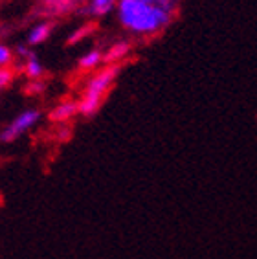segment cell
<instances>
[{"instance_id":"6da1fadb","label":"cell","mask_w":257,"mask_h":259,"mask_svg":"<svg viewBox=\"0 0 257 259\" xmlns=\"http://www.w3.org/2000/svg\"><path fill=\"white\" fill-rule=\"evenodd\" d=\"M177 8L158 4L156 0H118L116 19L134 37H156L175 20Z\"/></svg>"},{"instance_id":"52a82bcc","label":"cell","mask_w":257,"mask_h":259,"mask_svg":"<svg viewBox=\"0 0 257 259\" xmlns=\"http://www.w3.org/2000/svg\"><path fill=\"white\" fill-rule=\"evenodd\" d=\"M133 46L128 40H119L114 42L112 46L107 48V52H103V61L107 65H121V61H125L131 55Z\"/></svg>"},{"instance_id":"9a60e30c","label":"cell","mask_w":257,"mask_h":259,"mask_svg":"<svg viewBox=\"0 0 257 259\" xmlns=\"http://www.w3.org/2000/svg\"><path fill=\"white\" fill-rule=\"evenodd\" d=\"M45 90V83H42V79L40 81H30V85H28V92H31V94H39V92H42Z\"/></svg>"},{"instance_id":"e0dca14e","label":"cell","mask_w":257,"mask_h":259,"mask_svg":"<svg viewBox=\"0 0 257 259\" xmlns=\"http://www.w3.org/2000/svg\"><path fill=\"white\" fill-rule=\"evenodd\" d=\"M173 2H175V4H178V2H182V0H173Z\"/></svg>"},{"instance_id":"7c38bea8","label":"cell","mask_w":257,"mask_h":259,"mask_svg":"<svg viewBox=\"0 0 257 259\" xmlns=\"http://www.w3.org/2000/svg\"><path fill=\"white\" fill-rule=\"evenodd\" d=\"M13 79H15V72H13V68L0 70V92L8 89V87L13 83Z\"/></svg>"},{"instance_id":"7a4b0ae2","label":"cell","mask_w":257,"mask_h":259,"mask_svg":"<svg viewBox=\"0 0 257 259\" xmlns=\"http://www.w3.org/2000/svg\"><path fill=\"white\" fill-rule=\"evenodd\" d=\"M119 72H121V65H107L103 68H99L87 81V85H84L83 92H81V98L77 100L79 114L90 118L101 109L105 98H107V94H109L116 79H118Z\"/></svg>"},{"instance_id":"30bf717a","label":"cell","mask_w":257,"mask_h":259,"mask_svg":"<svg viewBox=\"0 0 257 259\" xmlns=\"http://www.w3.org/2000/svg\"><path fill=\"white\" fill-rule=\"evenodd\" d=\"M116 4H118V0H89L87 13L90 17H105L112 10H116Z\"/></svg>"},{"instance_id":"277c9868","label":"cell","mask_w":257,"mask_h":259,"mask_svg":"<svg viewBox=\"0 0 257 259\" xmlns=\"http://www.w3.org/2000/svg\"><path fill=\"white\" fill-rule=\"evenodd\" d=\"M79 114V105L75 100H64L57 103L54 109L48 112V120L52 123L57 125H66L70 120H74L75 116Z\"/></svg>"},{"instance_id":"5b68a950","label":"cell","mask_w":257,"mask_h":259,"mask_svg":"<svg viewBox=\"0 0 257 259\" xmlns=\"http://www.w3.org/2000/svg\"><path fill=\"white\" fill-rule=\"evenodd\" d=\"M75 0H40V10L46 17H63L68 15L77 8Z\"/></svg>"},{"instance_id":"2e32d148","label":"cell","mask_w":257,"mask_h":259,"mask_svg":"<svg viewBox=\"0 0 257 259\" xmlns=\"http://www.w3.org/2000/svg\"><path fill=\"white\" fill-rule=\"evenodd\" d=\"M75 2H77V4H83V2H89V0H75Z\"/></svg>"},{"instance_id":"8992f818","label":"cell","mask_w":257,"mask_h":259,"mask_svg":"<svg viewBox=\"0 0 257 259\" xmlns=\"http://www.w3.org/2000/svg\"><path fill=\"white\" fill-rule=\"evenodd\" d=\"M54 31V24L50 22V20H40L37 24H33L28 31V37H26V45L28 46H39L42 42L50 39V35Z\"/></svg>"},{"instance_id":"8fae6325","label":"cell","mask_w":257,"mask_h":259,"mask_svg":"<svg viewBox=\"0 0 257 259\" xmlns=\"http://www.w3.org/2000/svg\"><path fill=\"white\" fill-rule=\"evenodd\" d=\"M15 63V52L11 50L6 42H0V70L11 68Z\"/></svg>"},{"instance_id":"3957f363","label":"cell","mask_w":257,"mask_h":259,"mask_svg":"<svg viewBox=\"0 0 257 259\" xmlns=\"http://www.w3.org/2000/svg\"><path fill=\"white\" fill-rule=\"evenodd\" d=\"M40 118H42V112L39 109H26L22 112H19L4 129L0 131V142L11 144V142L19 140L20 136L28 135L31 129L37 127Z\"/></svg>"},{"instance_id":"ba28073f","label":"cell","mask_w":257,"mask_h":259,"mask_svg":"<svg viewBox=\"0 0 257 259\" xmlns=\"http://www.w3.org/2000/svg\"><path fill=\"white\" fill-rule=\"evenodd\" d=\"M103 52L99 48H92V50L84 52L83 55L77 61V68L81 72H94V70H99L101 65H103Z\"/></svg>"},{"instance_id":"9c48e42d","label":"cell","mask_w":257,"mask_h":259,"mask_svg":"<svg viewBox=\"0 0 257 259\" xmlns=\"http://www.w3.org/2000/svg\"><path fill=\"white\" fill-rule=\"evenodd\" d=\"M22 74L28 77L30 81H40L45 77L46 74V68L45 65L37 59V55H31L28 59H24V65H22Z\"/></svg>"},{"instance_id":"5bb4252c","label":"cell","mask_w":257,"mask_h":259,"mask_svg":"<svg viewBox=\"0 0 257 259\" xmlns=\"http://www.w3.org/2000/svg\"><path fill=\"white\" fill-rule=\"evenodd\" d=\"M15 54L19 55L20 59H28V57H31V55H33V52H31V46H28V45H20V46H17Z\"/></svg>"},{"instance_id":"4fadbf2b","label":"cell","mask_w":257,"mask_h":259,"mask_svg":"<svg viewBox=\"0 0 257 259\" xmlns=\"http://www.w3.org/2000/svg\"><path fill=\"white\" fill-rule=\"evenodd\" d=\"M90 30H92L90 26H81L79 30H75L74 33L70 35V37H68V42H70V45H75V42H79L81 39H84V37H87V35L90 33Z\"/></svg>"}]
</instances>
